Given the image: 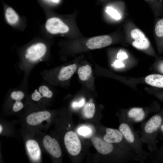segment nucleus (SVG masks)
I'll return each instance as SVG.
<instances>
[{"instance_id":"nucleus-18","label":"nucleus","mask_w":163,"mask_h":163,"mask_svg":"<svg viewBox=\"0 0 163 163\" xmlns=\"http://www.w3.org/2000/svg\"><path fill=\"white\" fill-rule=\"evenodd\" d=\"M132 45L138 49L143 50L148 48L150 45V42L146 37L144 39L134 40L132 42Z\"/></svg>"},{"instance_id":"nucleus-5","label":"nucleus","mask_w":163,"mask_h":163,"mask_svg":"<svg viewBox=\"0 0 163 163\" xmlns=\"http://www.w3.org/2000/svg\"><path fill=\"white\" fill-rule=\"evenodd\" d=\"M47 30L52 34L64 33L69 30L68 27L60 19L52 18L48 19L46 24Z\"/></svg>"},{"instance_id":"nucleus-23","label":"nucleus","mask_w":163,"mask_h":163,"mask_svg":"<svg viewBox=\"0 0 163 163\" xmlns=\"http://www.w3.org/2000/svg\"><path fill=\"white\" fill-rule=\"evenodd\" d=\"M78 133L81 135L85 136H88L91 134V131L90 128L86 126H82L78 129Z\"/></svg>"},{"instance_id":"nucleus-19","label":"nucleus","mask_w":163,"mask_h":163,"mask_svg":"<svg viewBox=\"0 0 163 163\" xmlns=\"http://www.w3.org/2000/svg\"><path fill=\"white\" fill-rule=\"evenodd\" d=\"M130 35L132 38L135 40L144 39L146 37L143 32L137 28L132 30Z\"/></svg>"},{"instance_id":"nucleus-12","label":"nucleus","mask_w":163,"mask_h":163,"mask_svg":"<svg viewBox=\"0 0 163 163\" xmlns=\"http://www.w3.org/2000/svg\"><path fill=\"white\" fill-rule=\"evenodd\" d=\"M26 147L32 160L37 161L40 159L41 150L38 142L36 140L33 139L28 140L26 142Z\"/></svg>"},{"instance_id":"nucleus-22","label":"nucleus","mask_w":163,"mask_h":163,"mask_svg":"<svg viewBox=\"0 0 163 163\" xmlns=\"http://www.w3.org/2000/svg\"><path fill=\"white\" fill-rule=\"evenodd\" d=\"M106 12L110 15L112 17L116 20H119L121 18V15L117 10L110 7L106 8Z\"/></svg>"},{"instance_id":"nucleus-9","label":"nucleus","mask_w":163,"mask_h":163,"mask_svg":"<svg viewBox=\"0 0 163 163\" xmlns=\"http://www.w3.org/2000/svg\"><path fill=\"white\" fill-rule=\"evenodd\" d=\"M112 40L108 35L95 37L89 39L86 43V46L89 49H95L103 48L110 45Z\"/></svg>"},{"instance_id":"nucleus-13","label":"nucleus","mask_w":163,"mask_h":163,"mask_svg":"<svg viewBox=\"0 0 163 163\" xmlns=\"http://www.w3.org/2000/svg\"><path fill=\"white\" fill-rule=\"evenodd\" d=\"M53 95V92L49 87L46 85H43L34 90L31 94V98L33 101H38L43 97L51 98Z\"/></svg>"},{"instance_id":"nucleus-8","label":"nucleus","mask_w":163,"mask_h":163,"mask_svg":"<svg viewBox=\"0 0 163 163\" xmlns=\"http://www.w3.org/2000/svg\"><path fill=\"white\" fill-rule=\"evenodd\" d=\"M91 141L95 149L102 155H110L115 150V147L113 144L107 142L100 137H93Z\"/></svg>"},{"instance_id":"nucleus-32","label":"nucleus","mask_w":163,"mask_h":163,"mask_svg":"<svg viewBox=\"0 0 163 163\" xmlns=\"http://www.w3.org/2000/svg\"><path fill=\"white\" fill-rule=\"evenodd\" d=\"M159 133H160L161 136H163V123L161 127Z\"/></svg>"},{"instance_id":"nucleus-14","label":"nucleus","mask_w":163,"mask_h":163,"mask_svg":"<svg viewBox=\"0 0 163 163\" xmlns=\"http://www.w3.org/2000/svg\"><path fill=\"white\" fill-rule=\"evenodd\" d=\"M147 83L158 88H163V75L153 74L147 76L145 79Z\"/></svg>"},{"instance_id":"nucleus-30","label":"nucleus","mask_w":163,"mask_h":163,"mask_svg":"<svg viewBox=\"0 0 163 163\" xmlns=\"http://www.w3.org/2000/svg\"><path fill=\"white\" fill-rule=\"evenodd\" d=\"M154 162H163V155L153 160Z\"/></svg>"},{"instance_id":"nucleus-35","label":"nucleus","mask_w":163,"mask_h":163,"mask_svg":"<svg viewBox=\"0 0 163 163\" xmlns=\"http://www.w3.org/2000/svg\"><path fill=\"white\" fill-rule=\"evenodd\" d=\"M2 126H1V125H0V133H1L2 132Z\"/></svg>"},{"instance_id":"nucleus-11","label":"nucleus","mask_w":163,"mask_h":163,"mask_svg":"<svg viewBox=\"0 0 163 163\" xmlns=\"http://www.w3.org/2000/svg\"><path fill=\"white\" fill-rule=\"evenodd\" d=\"M77 68V65L75 64L62 67L56 76L57 79L60 82L66 81L69 80L72 76Z\"/></svg>"},{"instance_id":"nucleus-1","label":"nucleus","mask_w":163,"mask_h":163,"mask_svg":"<svg viewBox=\"0 0 163 163\" xmlns=\"http://www.w3.org/2000/svg\"><path fill=\"white\" fill-rule=\"evenodd\" d=\"M163 123V108L141 125V140L151 152L157 149L156 139Z\"/></svg>"},{"instance_id":"nucleus-34","label":"nucleus","mask_w":163,"mask_h":163,"mask_svg":"<svg viewBox=\"0 0 163 163\" xmlns=\"http://www.w3.org/2000/svg\"><path fill=\"white\" fill-rule=\"evenodd\" d=\"M51 0L53 2H56V3L58 2L59 1V0Z\"/></svg>"},{"instance_id":"nucleus-28","label":"nucleus","mask_w":163,"mask_h":163,"mask_svg":"<svg viewBox=\"0 0 163 163\" xmlns=\"http://www.w3.org/2000/svg\"><path fill=\"white\" fill-rule=\"evenodd\" d=\"M145 1L151 2L152 4L156 6H160L162 5V0H145Z\"/></svg>"},{"instance_id":"nucleus-10","label":"nucleus","mask_w":163,"mask_h":163,"mask_svg":"<svg viewBox=\"0 0 163 163\" xmlns=\"http://www.w3.org/2000/svg\"><path fill=\"white\" fill-rule=\"evenodd\" d=\"M51 116L48 111L34 112L29 114L26 117L27 123L31 126H36L40 124L43 121L49 119Z\"/></svg>"},{"instance_id":"nucleus-20","label":"nucleus","mask_w":163,"mask_h":163,"mask_svg":"<svg viewBox=\"0 0 163 163\" xmlns=\"http://www.w3.org/2000/svg\"><path fill=\"white\" fill-rule=\"evenodd\" d=\"M155 32L157 36L163 37V18L159 20L156 24Z\"/></svg>"},{"instance_id":"nucleus-27","label":"nucleus","mask_w":163,"mask_h":163,"mask_svg":"<svg viewBox=\"0 0 163 163\" xmlns=\"http://www.w3.org/2000/svg\"><path fill=\"white\" fill-rule=\"evenodd\" d=\"M122 61L119 59L116 60L114 62L115 66L118 68L124 67L125 66Z\"/></svg>"},{"instance_id":"nucleus-15","label":"nucleus","mask_w":163,"mask_h":163,"mask_svg":"<svg viewBox=\"0 0 163 163\" xmlns=\"http://www.w3.org/2000/svg\"><path fill=\"white\" fill-rule=\"evenodd\" d=\"M78 73L80 80L85 81L90 77L92 73V69L89 65L83 66L78 68Z\"/></svg>"},{"instance_id":"nucleus-2","label":"nucleus","mask_w":163,"mask_h":163,"mask_svg":"<svg viewBox=\"0 0 163 163\" xmlns=\"http://www.w3.org/2000/svg\"><path fill=\"white\" fill-rule=\"evenodd\" d=\"M120 116L119 130L133 152L139 158L141 161L144 162L149 156L150 154L143 150L140 137L134 130L132 123L126 119L122 113Z\"/></svg>"},{"instance_id":"nucleus-25","label":"nucleus","mask_w":163,"mask_h":163,"mask_svg":"<svg viewBox=\"0 0 163 163\" xmlns=\"http://www.w3.org/2000/svg\"><path fill=\"white\" fill-rule=\"evenodd\" d=\"M153 156L152 157V160L158 157L163 155V143L158 149L154 152Z\"/></svg>"},{"instance_id":"nucleus-7","label":"nucleus","mask_w":163,"mask_h":163,"mask_svg":"<svg viewBox=\"0 0 163 163\" xmlns=\"http://www.w3.org/2000/svg\"><path fill=\"white\" fill-rule=\"evenodd\" d=\"M126 119L133 123H137L143 120L148 116V113L142 108L133 107L122 113Z\"/></svg>"},{"instance_id":"nucleus-17","label":"nucleus","mask_w":163,"mask_h":163,"mask_svg":"<svg viewBox=\"0 0 163 163\" xmlns=\"http://www.w3.org/2000/svg\"><path fill=\"white\" fill-rule=\"evenodd\" d=\"M95 104L92 103H87L84 106L83 109V113L87 118H92L95 113Z\"/></svg>"},{"instance_id":"nucleus-26","label":"nucleus","mask_w":163,"mask_h":163,"mask_svg":"<svg viewBox=\"0 0 163 163\" xmlns=\"http://www.w3.org/2000/svg\"><path fill=\"white\" fill-rule=\"evenodd\" d=\"M117 57L118 59L122 60L127 59L128 58V56L124 52H120L117 54Z\"/></svg>"},{"instance_id":"nucleus-31","label":"nucleus","mask_w":163,"mask_h":163,"mask_svg":"<svg viewBox=\"0 0 163 163\" xmlns=\"http://www.w3.org/2000/svg\"><path fill=\"white\" fill-rule=\"evenodd\" d=\"M84 103V101L83 100H82V101H81L79 103H74L73 104V106L74 107L77 106L80 107L83 105Z\"/></svg>"},{"instance_id":"nucleus-24","label":"nucleus","mask_w":163,"mask_h":163,"mask_svg":"<svg viewBox=\"0 0 163 163\" xmlns=\"http://www.w3.org/2000/svg\"><path fill=\"white\" fill-rule=\"evenodd\" d=\"M15 101L13 105L12 109L14 112H17L21 110L24 107V105L21 101Z\"/></svg>"},{"instance_id":"nucleus-16","label":"nucleus","mask_w":163,"mask_h":163,"mask_svg":"<svg viewBox=\"0 0 163 163\" xmlns=\"http://www.w3.org/2000/svg\"><path fill=\"white\" fill-rule=\"evenodd\" d=\"M5 16L7 21L11 24H15L18 20L19 17L18 14L10 7L6 9Z\"/></svg>"},{"instance_id":"nucleus-29","label":"nucleus","mask_w":163,"mask_h":163,"mask_svg":"<svg viewBox=\"0 0 163 163\" xmlns=\"http://www.w3.org/2000/svg\"><path fill=\"white\" fill-rule=\"evenodd\" d=\"M157 69L158 71L163 74V61L159 62L157 65Z\"/></svg>"},{"instance_id":"nucleus-33","label":"nucleus","mask_w":163,"mask_h":163,"mask_svg":"<svg viewBox=\"0 0 163 163\" xmlns=\"http://www.w3.org/2000/svg\"><path fill=\"white\" fill-rule=\"evenodd\" d=\"M158 96L159 98L163 101V94H158Z\"/></svg>"},{"instance_id":"nucleus-4","label":"nucleus","mask_w":163,"mask_h":163,"mask_svg":"<svg viewBox=\"0 0 163 163\" xmlns=\"http://www.w3.org/2000/svg\"><path fill=\"white\" fill-rule=\"evenodd\" d=\"M46 51L45 44L42 43H37L28 48L26 51L25 57L28 62L34 63L41 59Z\"/></svg>"},{"instance_id":"nucleus-3","label":"nucleus","mask_w":163,"mask_h":163,"mask_svg":"<svg viewBox=\"0 0 163 163\" xmlns=\"http://www.w3.org/2000/svg\"><path fill=\"white\" fill-rule=\"evenodd\" d=\"M64 141L69 153L72 156L78 155L81 150L80 141L77 135L72 131L67 132L65 135Z\"/></svg>"},{"instance_id":"nucleus-21","label":"nucleus","mask_w":163,"mask_h":163,"mask_svg":"<svg viewBox=\"0 0 163 163\" xmlns=\"http://www.w3.org/2000/svg\"><path fill=\"white\" fill-rule=\"evenodd\" d=\"M11 98L14 101H21L24 97L23 91L21 90L14 91L11 94Z\"/></svg>"},{"instance_id":"nucleus-6","label":"nucleus","mask_w":163,"mask_h":163,"mask_svg":"<svg viewBox=\"0 0 163 163\" xmlns=\"http://www.w3.org/2000/svg\"><path fill=\"white\" fill-rule=\"evenodd\" d=\"M43 142L45 149L52 156L56 158L60 157L62 155L61 149L56 139L47 135L44 137Z\"/></svg>"}]
</instances>
